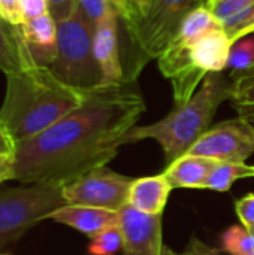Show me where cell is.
I'll list each match as a JSON object with an SVG mask.
<instances>
[{"label": "cell", "instance_id": "obj_22", "mask_svg": "<svg viewBox=\"0 0 254 255\" xmlns=\"http://www.w3.org/2000/svg\"><path fill=\"white\" fill-rule=\"evenodd\" d=\"M254 64V36H246L232 45L228 69L232 70V76L249 69Z\"/></svg>", "mask_w": 254, "mask_h": 255}, {"label": "cell", "instance_id": "obj_16", "mask_svg": "<svg viewBox=\"0 0 254 255\" xmlns=\"http://www.w3.org/2000/svg\"><path fill=\"white\" fill-rule=\"evenodd\" d=\"M30 66L31 63L22 46L18 25H12L0 16V70L9 75Z\"/></svg>", "mask_w": 254, "mask_h": 255}, {"label": "cell", "instance_id": "obj_35", "mask_svg": "<svg viewBox=\"0 0 254 255\" xmlns=\"http://www.w3.org/2000/svg\"><path fill=\"white\" fill-rule=\"evenodd\" d=\"M201 3H202V4H207V0H201Z\"/></svg>", "mask_w": 254, "mask_h": 255}, {"label": "cell", "instance_id": "obj_27", "mask_svg": "<svg viewBox=\"0 0 254 255\" xmlns=\"http://www.w3.org/2000/svg\"><path fill=\"white\" fill-rule=\"evenodd\" d=\"M235 212L241 224L250 230L254 229V194H247L235 202Z\"/></svg>", "mask_w": 254, "mask_h": 255}, {"label": "cell", "instance_id": "obj_25", "mask_svg": "<svg viewBox=\"0 0 254 255\" xmlns=\"http://www.w3.org/2000/svg\"><path fill=\"white\" fill-rule=\"evenodd\" d=\"M123 21L124 27L135 24L145 12L150 0H111Z\"/></svg>", "mask_w": 254, "mask_h": 255}, {"label": "cell", "instance_id": "obj_12", "mask_svg": "<svg viewBox=\"0 0 254 255\" xmlns=\"http://www.w3.org/2000/svg\"><path fill=\"white\" fill-rule=\"evenodd\" d=\"M48 220L64 224L91 239L108 229L118 227L120 212L94 206L66 205L54 211Z\"/></svg>", "mask_w": 254, "mask_h": 255}, {"label": "cell", "instance_id": "obj_2", "mask_svg": "<svg viewBox=\"0 0 254 255\" xmlns=\"http://www.w3.org/2000/svg\"><path fill=\"white\" fill-rule=\"evenodd\" d=\"M88 91L58 79L49 67L30 66L6 75L0 126L15 143L31 139L76 109Z\"/></svg>", "mask_w": 254, "mask_h": 255}, {"label": "cell", "instance_id": "obj_19", "mask_svg": "<svg viewBox=\"0 0 254 255\" xmlns=\"http://www.w3.org/2000/svg\"><path fill=\"white\" fill-rule=\"evenodd\" d=\"M231 102L240 117H254V64L232 76Z\"/></svg>", "mask_w": 254, "mask_h": 255}, {"label": "cell", "instance_id": "obj_30", "mask_svg": "<svg viewBox=\"0 0 254 255\" xmlns=\"http://www.w3.org/2000/svg\"><path fill=\"white\" fill-rule=\"evenodd\" d=\"M24 19L36 18L48 12L46 9V0H21Z\"/></svg>", "mask_w": 254, "mask_h": 255}, {"label": "cell", "instance_id": "obj_29", "mask_svg": "<svg viewBox=\"0 0 254 255\" xmlns=\"http://www.w3.org/2000/svg\"><path fill=\"white\" fill-rule=\"evenodd\" d=\"M254 28V3L252 4V7L240 18V21L235 24V27L228 33L232 43H235L237 40L246 37L250 34V31Z\"/></svg>", "mask_w": 254, "mask_h": 255}, {"label": "cell", "instance_id": "obj_20", "mask_svg": "<svg viewBox=\"0 0 254 255\" xmlns=\"http://www.w3.org/2000/svg\"><path fill=\"white\" fill-rule=\"evenodd\" d=\"M222 245L231 255H254V233L243 224L232 226L222 235Z\"/></svg>", "mask_w": 254, "mask_h": 255}, {"label": "cell", "instance_id": "obj_32", "mask_svg": "<svg viewBox=\"0 0 254 255\" xmlns=\"http://www.w3.org/2000/svg\"><path fill=\"white\" fill-rule=\"evenodd\" d=\"M15 146L16 143L13 142V139L0 126V157L7 155V154H15Z\"/></svg>", "mask_w": 254, "mask_h": 255}, {"label": "cell", "instance_id": "obj_6", "mask_svg": "<svg viewBox=\"0 0 254 255\" xmlns=\"http://www.w3.org/2000/svg\"><path fill=\"white\" fill-rule=\"evenodd\" d=\"M66 205L63 187L57 185L22 184L0 190V250Z\"/></svg>", "mask_w": 254, "mask_h": 255}, {"label": "cell", "instance_id": "obj_39", "mask_svg": "<svg viewBox=\"0 0 254 255\" xmlns=\"http://www.w3.org/2000/svg\"><path fill=\"white\" fill-rule=\"evenodd\" d=\"M0 255H1V254H0Z\"/></svg>", "mask_w": 254, "mask_h": 255}, {"label": "cell", "instance_id": "obj_1", "mask_svg": "<svg viewBox=\"0 0 254 255\" xmlns=\"http://www.w3.org/2000/svg\"><path fill=\"white\" fill-rule=\"evenodd\" d=\"M145 109L144 97L132 84L90 90L76 109L16 143L12 181L64 187L106 166Z\"/></svg>", "mask_w": 254, "mask_h": 255}, {"label": "cell", "instance_id": "obj_7", "mask_svg": "<svg viewBox=\"0 0 254 255\" xmlns=\"http://www.w3.org/2000/svg\"><path fill=\"white\" fill-rule=\"evenodd\" d=\"M133 181L135 178L120 175L103 166L64 185L63 197L67 205L94 206L120 212L127 206Z\"/></svg>", "mask_w": 254, "mask_h": 255}, {"label": "cell", "instance_id": "obj_21", "mask_svg": "<svg viewBox=\"0 0 254 255\" xmlns=\"http://www.w3.org/2000/svg\"><path fill=\"white\" fill-rule=\"evenodd\" d=\"M253 3L254 0H217L210 6V9L229 33Z\"/></svg>", "mask_w": 254, "mask_h": 255}, {"label": "cell", "instance_id": "obj_11", "mask_svg": "<svg viewBox=\"0 0 254 255\" xmlns=\"http://www.w3.org/2000/svg\"><path fill=\"white\" fill-rule=\"evenodd\" d=\"M22 46L31 66L49 67L57 57V22L46 12L40 16L24 19L18 25Z\"/></svg>", "mask_w": 254, "mask_h": 255}, {"label": "cell", "instance_id": "obj_36", "mask_svg": "<svg viewBox=\"0 0 254 255\" xmlns=\"http://www.w3.org/2000/svg\"><path fill=\"white\" fill-rule=\"evenodd\" d=\"M252 34H254V28L252 30V31H250V34H249V36H252Z\"/></svg>", "mask_w": 254, "mask_h": 255}, {"label": "cell", "instance_id": "obj_34", "mask_svg": "<svg viewBox=\"0 0 254 255\" xmlns=\"http://www.w3.org/2000/svg\"><path fill=\"white\" fill-rule=\"evenodd\" d=\"M214 1H217V0H207V6L210 7V6H211V4H213Z\"/></svg>", "mask_w": 254, "mask_h": 255}, {"label": "cell", "instance_id": "obj_23", "mask_svg": "<svg viewBox=\"0 0 254 255\" xmlns=\"http://www.w3.org/2000/svg\"><path fill=\"white\" fill-rule=\"evenodd\" d=\"M123 250V235L120 227L108 229L91 238L88 255H115Z\"/></svg>", "mask_w": 254, "mask_h": 255}, {"label": "cell", "instance_id": "obj_14", "mask_svg": "<svg viewBox=\"0 0 254 255\" xmlns=\"http://www.w3.org/2000/svg\"><path fill=\"white\" fill-rule=\"evenodd\" d=\"M172 187L165 175L147 176L135 179L130 191L127 205L139 212L162 215L169 200Z\"/></svg>", "mask_w": 254, "mask_h": 255}, {"label": "cell", "instance_id": "obj_8", "mask_svg": "<svg viewBox=\"0 0 254 255\" xmlns=\"http://www.w3.org/2000/svg\"><path fill=\"white\" fill-rule=\"evenodd\" d=\"M187 154L223 163H246L254 154V124L238 115L210 127Z\"/></svg>", "mask_w": 254, "mask_h": 255}, {"label": "cell", "instance_id": "obj_33", "mask_svg": "<svg viewBox=\"0 0 254 255\" xmlns=\"http://www.w3.org/2000/svg\"><path fill=\"white\" fill-rule=\"evenodd\" d=\"M165 255H216L213 251H210L208 248H205L204 245H199V242H196L195 245L192 244L190 248L183 253V254H174L169 248H165Z\"/></svg>", "mask_w": 254, "mask_h": 255}, {"label": "cell", "instance_id": "obj_24", "mask_svg": "<svg viewBox=\"0 0 254 255\" xmlns=\"http://www.w3.org/2000/svg\"><path fill=\"white\" fill-rule=\"evenodd\" d=\"M76 10L93 28H96L108 15L117 12L111 0H76Z\"/></svg>", "mask_w": 254, "mask_h": 255}, {"label": "cell", "instance_id": "obj_18", "mask_svg": "<svg viewBox=\"0 0 254 255\" xmlns=\"http://www.w3.org/2000/svg\"><path fill=\"white\" fill-rule=\"evenodd\" d=\"M246 178H254V164L219 161V164L213 169L208 179L205 181L204 188L225 193L229 191L237 181Z\"/></svg>", "mask_w": 254, "mask_h": 255}, {"label": "cell", "instance_id": "obj_31", "mask_svg": "<svg viewBox=\"0 0 254 255\" xmlns=\"http://www.w3.org/2000/svg\"><path fill=\"white\" fill-rule=\"evenodd\" d=\"M13 175V154L0 157V184L12 181Z\"/></svg>", "mask_w": 254, "mask_h": 255}, {"label": "cell", "instance_id": "obj_4", "mask_svg": "<svg viewBox=\"0 0 254 255\" xmlns=\"http://www.w3.org/2000/svg\"><path fill=\"white\" fill-rule=\"evenodd\" d=\"M198 4H202L201 0H150L142 16L126 27L135 52V61L126 75L127 84H133L144 66L162 55L183 18Z\"/></svg>", "mask_w": 254, "mask_h": 255}, {"label": "cell", "instance_id": "obj_9", "mask_svg": "<svg viewBox=\"0 0 254 255\" xmlns=\"http://www.w3.org/2000/svg\"><path fill=\"white\" fill-rule=\"evenodd\" d=\"M123 255H165L162 215L144 214L129 205L120 211Z\"/></svg>", "mask_w": 254, "mask_h": 255}, {"label": "cell", "instance_id": "obj_3", "mask_svg": "<svg viewBox=\"0 0 254 255\" xmlns=\"http://www.w3.org/2000/svg\"><path fill=\"white\" fill-rule=\"evenodd\" d=\"M232 81L222 73H208L193 97L175 106L165 118L148 126H135L126 136L124 145L144 139L156 140L166 163L187 154L192 145L210 128L220 105L231 100Z\"/></svg>", "mask_w": 254, "mask_h": 255}, {"label": "cell", "instance_id": "obj_5", "mask_svg": "<svg viewBox=\"0 0 254 255\" xmlns=\"http://www.w3.org/2000/svg\"><path fill=\"white\" fill-rule=\"evenodd\" d=\"M57 57L49 70L63 82L82 91L102 87V73L94 58V28L75 9L57 24Z\"/></svg>", "mask_w": 254, "mask_h": 255}, {"label": "cell", "instance_id": "obj_15", "mask_svg": "<svg viewBox=\"0 0 254 255\" xmlns=\"http://www.w3.org/2000/svg\"><path fill=\"white\" fill-rule=\"evenodd\" d=\"M217 160L184 154L168 164L163 175L174 188H204Z\"/></svg>", "mask_w": 254, "mask_h": 255}, {"label": "cell", "instance_id": "obj_26", "mask_svg": "<svg viewBox=\"0 0 254 255\" xmlns=\"http://www.w3.org/2000/svg\"><path fill=\"white\" fill-rule=\"evenodd\" d=\"M46 9L51 18L58 24L73 15L76 0H46Z\"/></svg>", "mask_w": 254, "mask_h": 255}, {"label": "cell", "instance_id": "obj_13", "mask_svg": "<svg viewBox=\"0 0 254 255\" xmlns=\"http://www.w3.org/2000/svg\"><path fill=\"white\" fill-rule=\"evenodd\" d=\"M232 45L234 43L223 27L213 28L190 45L192 61L204 75L222 73L228 69Z\"/></svg>", "mask_w": 254, "mask_h": 255}, {"label": "cell", "instance_id": "obj_17", "mask_svg": "<svg viewBox=\"0 0 254 255\" xmlns=\"http://www.w3.org/2000/svg\"><path fill=\"white\" fill-rule=\"evenodd\" d=\"M217 27H223V25L216 18L213 10L207 4H198L183 18L174 39L192 45L201 36Z\"/></svg>", "mask_w": 254, "mask_h": 255}, {"label": "cell", "instance_id": "obj_37", "mask_svg": "<svg viewBox=\"0 0 254 255\" xmlns=\"http://www.w3.org/2000/svg\"><path fill=\"white\" fill-rule=\"evenodd\" d=\"M250 121H252V123H253V124H254V117H253V118H250Z\"/></svg>", "mask_w": 254, "mask_h": 255}, {"label": "cell", "instance_id": "obj_28", "mask_svg": "<svg viewBox=\"0 0 254 255\" xmlns=\"http://www.w3.org/2000/svg\"><path fill=\"white\" fill-rule=\"evenodd\" d=\"M0 16L12 25H19L24 21L21 0H0Z\"/></svg>", "mask_w": 254, "mask_h": 255}, {"label": "cell", "instance_id": "obj_10", "mask_svg": "<svg viewBox=\"0 0 254 255\" xmlns=\"http://www.w3.org/2000/svg\"><path fill=\"white\" fill-rule=\"evenodd\" d=\"M118 25L120 15L114 12L94 28L93 51L102 73V87L127 84L126 70L120 58Z\"/></svg>", "mask_w": 254, "mask_h": 255}, {"label": "cell", "instance_id": "obj_38", "mask_svg": "<svg viewBox=\"0 0 254 255\" xmlns=\"http://www.w3.org/2000/svg\"><path fill=\"white\" fill-rule=\"evenodd\" d=\"M252 232H253V233H254V229H253V230H252Z\"/></svg>", "mask_w": 254, "mask_h": 255}]
</instances>
